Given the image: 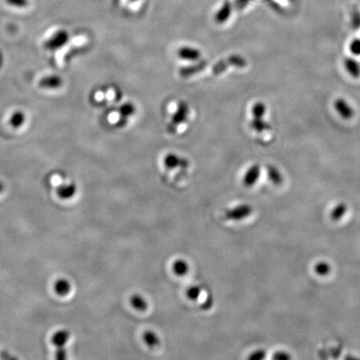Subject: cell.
<instances>
[{
    "mask_svg": "<svg viewBox=\"0 0 360 360\" xmlns=\"http://www.w3.org/2000/svg\"><path fill=\"white\" fill-rule=\"evenodd\" d=\"M250 125L251 128L257 133H262L266 130H271L270 124L265 122L264 118H253Z\"/></svg>",
    "mask_w": 360,
    "mask_h": 360,
    "instance_id": "cell-20",
    "label": "cell"
},
{
    "mask_svg": "<svg viewBox=\"0 0 360 360\" xmlns=\"http://www.w3.org/2000/svg\"><path fill=\"white\" fill-rule=\"evenodd\" d=\"M163 164L167 169H176L178 167L187 168L189 165V162L185 158L180 157L175 154H169L163 158Z\"/></svg>",
    "mask_w": 360,
    "mask_h": 360,
    "instance_id": "cell-5",
    "label": "cell"
},
{
    "mask_svg": "<svg viewBox=\"0 0 360 360\" xmlns=\"http://www.w3.org/2000/svg\"><path fill=\"white\" fill-rule=\"evenodd\" d=\"M71 284L67 279H59L54 284V291L59 296H66L70 292Z\"/></svg>",
    "mask_w": 360,
    "mask_h": 360,
    "instance_id": "cell-17",
    "label": "cell"
},
{
    "mask_svg": "<svg viewBox=\"0 0 360 360\" xmlns=\"http://www.w3.org/2000/svg\"><path fill=\"white\" fill-rule=\"evenodd\" d=\"M349 50L355 56H360V39H355L350 43Z\"/></svg>",
    "mask_w": 360,
    "mask_h": 360,
    "instance_id": "cell-26",
    "label": "cell"
},
{
    "mask_svg": "<svg viewBox=\"0 0 360 360\" xmlns=\"http://www.w3.org/2000/svg\"><path fill=\"white\" fill-rule=\"evenodd\" d=\"M172 270L175 275L183 277L188 274L190 270V265L185 259H180L175 260L172 265Z\"/></svg>",
    "mask_w": 360,
    "mask_h": 360,
    "instance_id": "cell-14",
    "label": "cell"
},
{
    "mask_svg": "<svg viewBox=\"0 0 360 360\" xmlns=\"http://www.w3.org/2000/svg\"><path fill=\"white\" fill-rule=\"evenodd\" d=\"M178 55L180 59L189 61H197L201 57V52L199 49L192 47H183L178 51Z\"/></svg>",
    "mask_w": 360,
    "mask_h": 360,
    "instance_id": "cell-9",
    "label": "cell"
},
{
    "mask_svg": "<svg viewBox=\"0 0 360 360\" xmlns=\"http://www.w3.org/2000/svg\"><path fill=\"white\" fill-rule=\"evenodd\" d=\"M335 109L338 113L345 119L351 118L355 114V111L352 109L350 104L342 98H338L335 100Z\"/></svg>",
    "mask_w": 360,
    "mask_h": 360,
    "instance_id": "cell-6",
    "label": "cell"
},
{
    "mask_svg": "<svg viewBox=\"0 0 360 360\" xmlns=\"http://www.w3.org/2000/svg\"><path fill=\"white\" fill-rule=\"evenodd\" d=\"M253 118H264L266 112V105L262 102H257L253 104L252 110H251Z\"/></svg>",
    "mask_w": 360,
    "mask_h": 360,
    "instance_id": "cell-21",
    "label": "cell"
},
{
    "mask_svg": "<svg viewBox=\"0 0 360 360\" xmlns=\"http://www.w3.org/2000/svg\"><path fill=\"white\" fill-rule=\"evenodd\" d=\"M77 188L74 183L61 184L57 188V195L62 200H68L76 194Z\"/></svg>",
    "mask_w": 360,
    "mask_h": 360,
    "instance_id": "cell-12",
    "label": "cell"
},
{
    "mask_svg": "<svg viewBox=\"0 0 360 360\" xmlns=\"http://www.w3.org/2000/svg\"><path fill=\"white\" fill-rule=\"evenodd\" d=\"M206 66H207V63L205 61H201V62L197 63L195 65H190L188 67L182 68L179 71L180 76L182 77L183 79L190 78V77L197 74L198 73L202 72L205 68Z\"/></svg>",
    "mask_w": 360,
    "mask_h": 360,
    "instance_id": "cell-8",
    "label": "cell"
},
{
    "mask_svg": "<svg viewBox=\"0 0 360 360\" xmlns=\"http://www.w3.org/2000/svg\"><path fill=\"white\" fill-rule=\"evenodd\" d=\"M55 359L58 360H64L67 359V352L64 347H59L55 352Z\"/></svg>",
    "mask_w": 360,
    "mask_h": 360,
    "instance_id": "cell-29",
    "label": "cell"
},
{
    "mask_svg": "<svg viewBox=\"0 0 360 360\" xmlns=\"http://www.w3.org/2000/svg\"><path fill=\"white\" fill-rule=\"evenodd\" d=\"M9 5L15 6L18 8H24L28 4V0H6Z\"/></svg>",
    "mask_w": 360,
    "mask_h": 360,
    "instance_id": "cell-28",
    "label": "cell"
},
{
    "mask_svg": "<svg viewBox=\"0 0 360 360\" xmlns=\"http://www.w3.org/2000/svg\"><path fill=\"white\" fill-rule=\"evenodd\" d=\"M69 36L65 30H59L45 43V48L55 50L63 47L68 41Z\"/></svg>",
    "mask_w": 360,
    "mask_h": 360,
    "instance_id": "cell-3",
    "label": "cell"
},
{
    "mask_svg": "<svg viewBox=\"0 0 360 360\" xmlns=\"http://www.w3.org/2000/svg\"><path fill=\"white\" fill-rule=\"evenodd\" d=\"M3 190H4V184H3V182H1V181H0V194H1Z\"/></svg>",
    "mask_w": 360,
    "mask_h": 360,
    "instance_id": "cell-32",
    "label": "cell"
},
{
    "mask_svg": "<svg viewBox=\"0 0 360 360\" xmlns=\"http://www.w3.org/2000/svg\"><path fill=\"white\" fill-rule=\"evenodd\" d=\"M9 122L12 126L14 128H19L25 122V115L21 111H16L12 114Z\"/></svg>",
    "mask_w": 360,
    "mask_h": 360,
    "instance_id": "cell-22",
    "label": "cell"
},
{
    "mask_svg": "<svg viewBox=\"0 0 360 360\" xmlns=\"http://www.w3.org/2000/svg\"><path fill=\"white\" fill-rule=\"evenodd\" d=\"M266 357V351L265 349H257L255 351L253 352L249 356L248 359L251 360H262Z\"/></svg>",
    "mask_w": 360,
    "mask_h": 360,
    "instance_id": "cell-27",
    "label": "cell"
},
{
    "mask_svg": "<svg viewBox=\"0 0 360 360\" xmlns=\"http://www.w3.org/2000/svg\"><path fill=\"white\" fill-rule=\"evenodd\" d=\"M1 358H2V359H4V360H9V359H10V360H15V358L13 357V356L9 355L8 352L4 351L1 353Z\"/></svg>",
    "mask_w": 360,
    "mask_h": 360,
    "instance_id": "cell-31",
    "label": "cell"
},
{
    "mask_svg": "<svg viewBox=\"0 0 360 360\" xmlns=\"http://www.w3.org/2000/svg\"><path fill=\"white\" fill-rule=\"evenodd\" d=\"M343 65L346 69L347 72L349 73L350 76L355 79H358L360 77V64L358 62L356 59L354 58H345L343 61Z\"/></svg>",
    "mask_w": 360,
    "mask_h": 360,
    "instance_id": "cell-10",
    "label": "cell"
},
{
    "mask_svg": "<svg viewBox=\"0 0 360 360\" xmlns=\"http://www.w3.org/2000/svg\"><path fill=\"white\" fill-rule=\"evenodd\" d=\"M135 112V106L131 103H125L119 108V114L124 118H128L133 115Z\"/></svg>",
    "mask_w": 360,
    "mask_h": 360,
    "instance_id": "cell-25",
    "label": "cell"
},
{
    "mask_svg": "<svg viewBox=\"0 0 360 360\" xmlns=\"http://www.w3.org/2000/svg\"><path fill=\"white\" fill-rule=\"evenodd\" d=\"M69 337H70V333H69V331L65 330V329H62V330H59L58 332L55 333L52 336L51 341H52V343H54L57 348H59V347L65 346L68 340Z\"/></svg>",
    "mask_w": 360,
    "mask_h": 360,
    "instance_id": "cell-15",
    "label": "cell"
},
{
    "mask_svg": "<svg viewBox=\"0 0 360 360\" xmlns=\"http://www.w3.org/2000/svg\"><path fill=\"white\" fill-rule=\"evenodd\" d=\"M247 65V61L244 57L239 54H234V55H230V56L223 59L220 62L217 63L216 65L213 66L212 68V74L214 76L220 75L221 73H224L230 67L239 68H243L246 67Z\"/></svg>",
    "mask_w": 360,
    "mask_h": 360,
    "instance_id": "cell-1",
    "label": "cell"
},
{
    "mask_svg": "<svg viewBox=\"0 0 360 360\" xmlns=\"http://www.w3.org/2000/svg\"><path fill=\"white\" fill-rule=\"evenodd\" d=\"M260 166L259 164H253L252 166L248 169L247 172L245 173L244 176V184L246 187H252L258 182L259 177H260Z\"/></svg>",
    "mask_w": 360,
    "mask_h": 360,
    "instance_id": "cell-7",
    "label": "cell"
},
{
    "mask_svg": "<svg viewBox=\"0 0 360 360\" xmlns=\"http://www.w3.org/2000/svg\"><path fill=\"white\" fill-rule=\"evenodd\" d=\"M347 210L348 207L346 204L344 202H339L333 208L332 211L330 213V219L335 222L339 221L344 216Z\"/></svg>",
    "mask_w": 360,
    "mask_h": 360,
    "instance_id": "cell-19",
    "label": "cell"
},
{
    "mask_svg": "<svg viewBox=\"0 0 360 360\" xmlns=\"http://www.w3.org/2000/svg\"><path fill=\"white\" fill-rule=\"evenodd\" d=\"M315 271L319 276L329 275L331 272V266L327 262H318L315 266Z\"/></svg>",
    "mask_w": 360,
    "mask_h": 360,
    "instance_id": "cell-23",
    "label": "cell"
},
{
    "mask_svg": "<svg viewBox=\"0 0 360 360\" xmlns=\"http://www.w3.org/2000/svg\"><path fill=\"white\" fill-rule=\"evenodd\" d=\"M273 359L276 360H289L291 359V356L286 352L279 351L276 352L273 355Z\"/></svg>",
    "mask_w": 360,
    "mask_h": 360,
    "instance_id": "cell-30",
    "label": "cell"
},
{
    "mask_svg": "<svg viewBox=\"0 0 360 360\" xmlns=\"http://www.w3.org/2000/svg\"><path fill=\"white\" fill-rule=\"evenodd\" d=\"M143 340L149 347H157L160 344V338L153 330H147L143 335Z\"/></svg>",
    "mask_w": 360,
    "mask_h": 360,
    "instance_id": "cell-18",
    "label": "cell"
},
{
    "mask_svg": "<svg viewBox=\"0 0 360 360\" xmlns=\"http://www.w3.org/2000/svg\"><path fill=\"white\" fill-rule=\"evenodd\" d=\"M189 109L188 104L185 102H180L178 105L177 110L175 111V114L172 117L171 124L170 127H177L179 124H183L185 122L189 115Z\"/></svg>",
    "mask_w": 360,
    "mask_h": 360,
    "instance_id": "cell-4",
    "label": "cell"
},
{
    "mask_svg": "<svg viewBox=\"0 0 360 360\" xmlns=\"http://www.w3.org/2000/svg\"><path fill=\"white\" fill-rule=\"evenodd\" d=\"M63 84V80L60 77L57 75H49V76H45L40 79V87L44 89H58Z\"/></svg>",
    "mask_w": 360,
    "mask_h": 360,
    "instance_id": "cell-11",
    "label": "cell"
},
{
    "mask_svg": "<svg viewBox=\"0 0 360 360\" xmlns=\"http://www.w3.org/2000/svg\"><path fill=\"white\" fill-rule=\"evenodd\" d=\"M268 177L274 185L279 186L284 183V177L279 169L273 165H269L267 168Z\"/></svg>",
    "mask_w": 360,
    "mask_h": 360,
    "instance_id": "cell-16",
    "label": "cell"
},
{
    "mask_svg": "<svg viewBox=\"0 0 360 360\" xmlns=\"http://www.w3.org/2000/svg\"><path fill=\"white\" fill-rule=\"evenodd\" d=\"M252 213H253L252 206L248 203H242L227 209L225 212V217L226 220L240 221L250 216Z\"/></svg>",
    "mask_w": 360,
    "mask_h": 360,
    "instance_id": "cell-2",
    "label": "cell"
},
{
    "mask_svg": "<svg viewBox=\"0 0 360 360\" xmlns=\"http://www.w3.org/2000/svg\"><path fill=\"white\" fill-rule=\"evenodd\" d=\"M201 292H202V288L199 286V285H194V286H191L187 290L186 296L192 301H195L199 298Z\"/></svg>",
    "mask_w": 360,
    "mask_h": 360,
    "instance_id": "cell-24",
    "label": "cell"
},
{
    "mask_svg": "<svg viewBox=\"0 0 360 360\" xmlns=\"http://www.w3.org/2000/svg\"><path fill=\"white\" fill-rule=\"evenodd\" d=\"M130 303L132 306L133 309H135L137 311L144 312L149 309V303L147 301L144 296L135 293L133 294L130 298Z\"/></svg>",
    "mask_w": 360,
    "mask_h": 360,
    "instance_id": "cell-13",
    "label": "cell"
}]
</instances>
